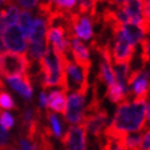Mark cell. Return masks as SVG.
Here are the masks:
<instances>
[{"label": "cell", "mask_w": 150, "mask_h": 150, "mask_svg": "<svg viewBox=\"0 0 150 150\" xmlns=\"http://www.w3.org/2000/svg\"><path fill=\"white\" fill-rule=\"evenodd\" d=\"M66 61L67 55L56 49L51 43H48L44 55L38 60L39 72L37 77L40 78L43 91H47L49 87H61L65 92H67L65 72Z\"/></svg>", "instance_id": "1"}, {"label": "cell", "mask_w": 150, "mask_h": 150, "mask_svg": "<svg viewBox=\"0 0 150 150\" xmlns=\"http://www.w3.org/2000/svg\"><path fill=\"white\" fill-rule=\"evenodd\" d=\"M29 61L26 52H1L0 54V77L9 78L28 73Z\"/></svg>", "instance_id": "2"}, {"label": "cell", "mask_w": 150, "mask_h": 150, "mask_svg": "<svg viewBox=\"0 0 150 150\" xmlns=\"http://www.w3.org/2000/svg\"><path fill=\"white\" fill-rule=\"evenodd\" d=\"M65 72H66L67 91L77 92L82 95H86L89 88V82H88L89 70L76 64L73 60H70L69 56H67Z\"/></svg>", "instance_id": "3"}, {"label": "cell", "mask_w": 150, "mask_h": 150, "mask_svg": "<svg viewBox=\"0 0 150 150\" xmlns=\"http://www.w3.org/2000/svg\"><path fill=\"white\" fill-rule=\"evenodd\" d=\"M69 18L77 38L89 40L94 37V20L88 15H81L76 10L69 12Z\"/></svg>", "instance_id": "4"}, {"label": "cell", "mask_w": 150, "mask_h": 150, "mask_svg": "<svg viewBox=\"0 0 150 150\" xmlns=\"http://www.w3.org/2000/svg\"><path fill=\"white\" fill-rule=\"evenodd\" d=\"M61 144L65 149L70 150H84L87 149V131L83 123L78 126H71L65 136H61Z\"/></svg>", "instance_id": "5"}, {"label": "cell", "mask_w": 150, "mask_h": 150, "mask_svg": "<svg viewBox=\"0 0 150 150\" xmlns=\"http://www.w3.org/2000/svg\"><path fill=\"white\" fill-rule=\"evenodd\" d=\"M84 98L86 95H82L77 92L72 93L67 98V104L65 109V120L66 122L71 125L82 123L84 115Z\"/></svg>", "instance_id": "6"}, {"label": "cell", "mask_w": 150, "mask_h": 150, "mask_svg": "<svg viewBox=\"0 0 150 150\" xmlns=\"http://www.w3.org/2000/svg\"><path fill=\"white\" fill-rule=\"evenodd\" d=\"M4 44L10 51L15 52H26L27 42L26 35L22 32L20 25L12 23L7 25V28L4 29Z\"/></svg>", "instance_id": "7"}, {"label": "cell", "mask_w": 150, "mask_h": 150, "mask_svg": "<svg viewBox=\"0 0 150 150\" xmlns=\"http://www.w3.org/2000/svg\"><path fill=\"white\" fill-rule=\"evenodd\" d=\"M115 45L112 49V56H114L115 64H128L132 61V59L136 52V45L128 43L123 37L122 31L118 32L115 37Z\"/></svg>", "instance_id": "8"}, {"label": "cell", "mask_w": 150, "mask_h": 150, "mask_svg": "<svg viewBox=\"0 0 150 150\" xmlns=\"http://www.w3.org/2000/svg\"><path fill=\"white\" fill-rule=\"evenodd\" d=\"M9 84L15 92H17L22 98L26 101H31L32 100V95H33V88L31 83V76L29 73H23V74H18V76H13L6 78Z\"/></svg>", "instance_id": "9"}, {"label": "cell", "mask_w": 150, "mask_h": 150, "mask_svg": "<svg viewBox=\"0 0 150 150\" xmlns=\"http://www.w3.org/2000/svg\"><path fill=\"white\" fill-rule=\"evenodd\" d=\"M70 43H71V52L74 59L73 61L81 65L82 67L91 70L92 61H91V57H89V48L82 40H79V38H77V37L71 38Z\"/></svg>", "instance_id": "10"}, {"label": "cell", "mask_w": 150, "mask_h": 150, "mask_svg": "<svg viewBox=\"0 0 150 150\" xmlns=\"http://www.w3.org/2000/svg\"><path fill=\"white\" fill-rule=\"evenodd\" d=\"M144 0H125L123 7L128 16V21L137 26H142V11Z\"/></svg>", "instance_id": "11"}, {"label": "cell", "mask_w": 150, "mask_h": 150, "mask_svg": "<svg viewBox=\"0 0 150 150\" xmlns=\"http://www.w3.org/2000/svg\"><path fill=\"white\" fill-rule=\"evenodd\" d=\"M66 92L64 91H51L48 95V105L47 108L51 109L55 112L65 115V109H66Z\"/></svg>", "instance_id": "12"}, {"label": "cell", "mask_w": 150, "mask_h": 150, "mask_svg": "<svg viewBox=\"0 0 150 150\" xmlns=\"http://www.w3.org/2000/svg\"><path fill=\"white\" fill-rule=\"evenodd\" d=\"M45 31H47V21L43 16H38L35 17L32 23H31V27L28 29V33H27V37L29 42H35V40H40L44 38L45 35Z\"/></svg>", "instance_id": "13"}, {"label": "cell", "mask_w": 150, "mask_h": 150, "mask_svg": "<svg viewBox=\"0 0 150 150\" xmlns=\"http://www.w3.org/2000/svg\"><path fill=\"white\" fill-rule=\"evenodd\" d=\"M48 43L47 40L40 39V40H35V42H29V47L28 50H26V55L29 61V65L38 61V60L44 55V52L47 50Z\"/></svg>", "instance_id": "14"}, {"label": "cell", "mask_w": 150, "mask_h": 150, "mask_svg": "<svg viewBox=\"0 0 150 150\" xmlns=\"http://www.w3.org/2000/svg\"><path fill=\"white\" fill-rule=\"evenodd\" d=\"M122 33L123 37L126 38V40L136 45L137 43L140 42V39L145 37L146 34L142 31V28L134 23H131V22H127V23H123L122 26Z\"/></svg>", "instance_id": "15"}, {"label": "cell", "mask_w": 150, "mask_h": 150, "mask_svg": "<svg viewBox=\"0 0 150 150\" xmlns=\"http://www.w3.org/2000/svg\"><path fill=\"white\" fill-rule=\"evenodd\" d=\"M128 72H129L128 64H116V69L114 70L115 79L120 84V87L127 93V96H128V87H127V76H128Z\"/></svg>", "instance_id": "16"}, {"label": "cell", "mask_w": 150, "mask_h": 150, "mask_svg": "<svg viewBox=\"0 0 150 150\" xmlns=\"http://www.w3.org/2000/svg\"><path fill=\"white\" fill-rule=\"evenodd\" d=\"M106 98H109V100L114 104H118L123 100H126L127 98V93L123 91V89L120 87V84L117 82L112 83L110 86H108V89H106V94H105Z\"/></svg>", "instance_id": "17"}, {"label": "cell", "mask_w": 150, "mask_h": 150, "mask_svg": "<svg viewBox=\"0 0 150 150\" xmlns=\"http://www.w3.org/2000/svg\"><path fill=\"white\" fill-rule=\"evenodd\" d=\"M40 109L38 108H33V106H27L25 108L23 112H22V128L27 127L29 123H32L33 121H37V120H40Z\"/></svg>", "instance_id": "18"}, {"label": "cell", "mask_w": 150, "mask_h": 150, "mask_svg": "<svg viewBox=\"0 0 150 150\" xmlns=\"http://www.w3.org/2000/svg\"><path fill=\"white\" fill-rule=\"evenodd\" d=\"M47 118L50 123V129L52 132V134L60 139V137L62 136V126L60 123V121L57 120V117L55 116V114H52L49 110H47Z\"/></svg>", "instance_id": "19"}, {"label": "cell", "mask_w": 150, "mask_h": 150, "mask_svg": "<svg viewBox=\"0 0 150 150\" xmlns=\"http://www.w3.org/2000/svg\"><path fill=\"white\" fill-rule=\"evenodd\" d=\"M0 108L4 110H10V109H17L16 104L13 101V98L11 94H9L6 91H0Z\"/></svg>", "instance_id": "20"}, {"label": "cell", "mask_w": 150, "mask_h": 150, "mask_svg": "<svg viewBox=\"0 0 150 150\" xmlns=\"http://www.w3.org/2000/svg\"><path fill=\"white\" fill-rule=\"evenodd\" d=\"M18 22H20V27L22 29L23 34L27 37L28 33V29L31 27L32 23V16H31V12L28 10H23L21 12V15H18Z\"/></svg>", "instance_id": "21"}, {"label": "cell", "mask_w": 150, "mask_h": 150, "mask_svg": "<svg viewBox=\"0 0 150 150\" xmlns=\"http://www.w3.org/2000/svg\"><path fill=\"white\" fill-rule=\"evenodd\" d=\"M18 15H20V10L16 5H9L7 10H5V23L6 25H12L16 23L18 20Z\"/></svg>", "instance_id": "22"}, {"label": "cell", "mask_w": 150, "mask_h": 150, "mask_svg": "<svg viewBox=\"0 0 150 150\" xmlns=\"http://www.w3.org/2000/svg\"><path fill=\"white\" fill-rule=\"evenodd\" d=\"M54 5L60 12L67 13L76 6V0H54Z\"/></svg>", "instance_id": "23"}, {"label": "cell", "mask_w": 150, "mask_h": 150, "mask_svg": "<svg viewBox=\"0 0 150 150\" xmlns=\"http://www.w3.org/2000/svg\"><path fill=\"white\" fill-rule=\"evenodd\" d=\"M9 142H10L9 133H7V131L0 125V149H9V148L12 149V145L9 144Z\"/></svg>", "instance_id": "24"}, {"label": "cell", "mask_w": 150, "mask_h": 150, "mask_svg": "<svg viewBox=\"0 0 150 150\" xmlns=\"http://www.w3.org/2000/svg\"><path fill=\"white\" fill-rule=\"evenodd\" d=\"M13 117L9 114V112H3L1 115H0V125H1L6 131H9L12 128L13 126Z\"/></svg>", "instance_id": "25"}, {"label": "cell", "mask_w": 150, "mask_h": 150, "mask_svg": "<svg viewBox=\"0 0 150 150\" xmlns=\"http://www.w3.org/2000/svg\"><path fill=\"white\" fill-rule=\"evenodd\" d=\"M39 0H16V3L22 7L23 10H32L37 6Z\"/></svg>", "instance_id": "26"}, {"label": "cell", "mask_w": 150, "mask_h": 150, "mask_svg": "<svg viewBox=\"0 0 150 150\" xmlns=\"http://www.w3.org/2000/svg\"><path fill=\"white\" fill-rule=\"evenodd\" d=\"M150 133L149 129H145L143 133V137H142V142H140V145L139 149H144V150H149V142H150Z\"/></svg>", "instance_id": "27"}, {"label": "cell", "mask_w": 150, "mask_h": 150, "mask_svg": "<svg viewBox=\"0 0 150 150\" xmlns=\"http://www.w3.org/2000/svg\"><path fill=\"white\" fill-rule=\"evenodd\" d=\"M48 105V95L45 94V91H43L39 94V106L40 108H47Z\"/></svg>", "instance_id": "28"}, {"label": "cell", "mask_w": 150, "mask_h": 150, "mask_svg": "<svg viewBox=\"0 0 150 150\" xmlns=\"http://www.w3.org/2000/svg\"><path fill=\"white\" fill-rule=\"evenodd\" d=\"M5 10H0V34L4 32V29L6 27V23H5Z\"/></svg>", "instance_id": "29"}, {"label": "cell", "mask_w": 150, "mask_h": 150, "mask_svg": "<svg viewBox=\"0 0 150 150\" xmlns=\"http://www.w3.org/2000/svg\"><path fill=\"white\" fill-rule=\"evenodd\" d=\"M12 4H13V0H0V6L1 5L9 6V5H12Z\"/></svg>", "instance_id": "30"}, {"label": "cell", "mask_w": 150, "mask_h": 150, "mask_svg": "<svg viewBox=\"0 0 150 150\" xmlns=\"http://www.w3.org/2000/svg\"><path fill=\"white\" fill-rule=\"evenodd\" d=\"M106 1H109L112 5H120V4H123L125 0H106Z\"/></svg>", "instance_id": "31"}, {"label": "cell", "mask_w": 150, "mask_h": 150, "mask_svg": "<svg viewBox=\"0 0 150 150\" xmlns=\"http://www.w3.org/2000/svg\"><path fill=\"white\" fill-rule=\"evenodd\" d=\"M5 50H6V47H5V44H4V40L1 39V37H0V54L4 52Z\"/></svg>", "instance_id": "32"}, {"label": "cell", "mask_w": 150, "mask_h": 150, "mask_svg": "<svg viewBox=\"0 0 150 150\" xmlns=\"http://www.w3.org/2000/svg\"><path fill=\"white\" fill-rule=\"evenodd\" d=\"M1 89H5V84H4V82L0 79V91H1Z\"/></svg>", "instance_id": "33"}, {"label": "cell", "mask_w": 150, "mask_h": 150, "mask_svg": "<svg viewBox=\"0 0 150 150\" xmlns=\"http://www.w3.org/2000/svg\"><path fill=\"white\" fill-rule=\"evenodd\" d=\"M148 1H149V0H148Z\"/></svg>", "instance_id": "34"}]
</instances>
